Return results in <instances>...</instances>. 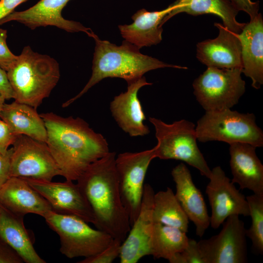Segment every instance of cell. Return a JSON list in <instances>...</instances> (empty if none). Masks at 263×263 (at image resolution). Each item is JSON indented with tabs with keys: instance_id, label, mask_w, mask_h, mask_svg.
<instances>
[{
	"instance_id": "6da1fadb",
	"label": "cell",
	"mask_w": 263,
	"mask_h": 263,
	"mask_svg": "<svg viewBox=\"0 0 263 263\" xmlns=\"http://www.w3.org/2000/svg\"><path fill=\"white\" fill-rule=\"evenodd\" d=\"M47 131V144L66 180L76 181L92 163L110 152L104 136L79 117L53 112L40 114Z\"/></svg>"
},
{
	"instance_id": "7a4b0ae2",
	"label": "cell",
	"mask_w": 263,
	"mask_h": 263,
	"mask_svg": "<svg viewBox=\"0 0 263 263\" xmlns=\"http://www.w3.org/2000/svg\"><path fill=\"white\" fill-rule=\"evenodd\" d=\"M115 158V152L110 151L89 165L76 181L93 210L94 226L123 242L131 224L120 195Z\"/></svg>"
},
{
	"instance_id": "3957f363",
	"label": "cell",
	"mask_w": 263,
	"mask_h": 263,
	"mask_svg": "<svg viewBox=\"0 0 263 263\" xmlns=\"http://www.w3.org/2000/svg\"><path fill=\"white\" fill-rule=\"evenodd\" d=\"M90 37L95 42L91 76L76 95L62 104L63 108L68 107L91 88L107 77L121 78L128 83L143 77L146 73L152 70L165 67L188 69L186 67L167 64L143 55L139 48L125 40L121 45L117 46L109 41L100 39L93 32Z\"/></svg>"
},
{
	"instance_id": "277c9868",
	"label": "cell",
	"mask_w": 263,
	"mask_h": 263,
	"mask_svg": "<svg viewBox=\"0 0 263 263\" xmlns=\"http://www.w3.org/2000/svg\"><path fill=\"white\" fill-rule=\"evenodd\" d=\"M14 100L37 109L48 97L60 78L58 62L54 58L23 48L17 62L6 72Z\"/></svg>"
},
{
	"instance_id": "5b68a950",
	"label": "cell",
	"mask_w": 263,
	"mask_h": 263,
	"mask_svg": "<svg viewBox=\"0 0 263 263\" xmlns=\"http://www.w3.org/2000/svg\"><path fill=\"white\" fill-rule=\"evenodd\" d=\"M196 132L201 142L217 141L263 146V132L253 113H241L231 109L206 111L197 122Z\"/></svg>"
},
{
	"instance_id": "8992f818",
	"label": "cell",
	"mask_w": 263,
	"mask_h": 263,
	"mask_svg": "<svg viewBox=\"0 0 263 263\" xmlns=\"http://www.w3.org/2000/svg\"><path fill=\"white\" fill-rule=\"evenodd\" d=\"M155 131L157 145L153 147L155 158L182 161L197 169L209 178V169L197 144L196 126L181 119L167 124L160 119L149 117Z\"/></svg>"
},
{
	"instance_id": "52a82bcc",
	"label": "cell",
	"mask_w": 263,
	"mask_h": 263,
	"mask_svg": "<svg viewBox=\"0 0 263 263\" xmlns=\"http://www.w3.org/2000/svg\"><path fill=\"white\" fill-rule=\"evenodd\" d=\"M60 239V252L67 258H87L106 248L113 238L107 233L94 229L82 219L52 210L43 217Z\"/></svg>"
},
{
	"instance_id": "ba28073f",
	"label": "cell",
	"mask_w": 263,
	"mask_h": 263,
	"mask_svg": "<svg viewBox=\"0 0 263 263\" xmlns=\"http://www.w3.org/2000/svg\"><path fill=\"white\" fill-rule=\"evenodd\" d=\"M242 69L207 67L193 81V94L206 111L231 109L245 91Z\"/></svg>"
},
{
	"instance_id": "9c48e42d",
	"label": "cell",
	"mask_w": 263,
	"mask_h": 263,
	"mask_svg": "<svg viewBox=\"0 0 263 263\" xmlns=\"http://www.w3.org/2000/svg\"><path fill=\"white\" fill-rule=\"evenodd\" d=\"M10 177L52 181L63 173L45 142L19 135L11 147Z\"/></svg>"
},
{
	"instance_id": "30bf717a",
	"label": "cell",
	"mask_w": 263,
	"mask_h": 263,
	"mask_svg": "<svg viewBox=\"0 0 263 263\" xmlns=\"http://www.w3.org/2000/svg\"><path fill=\"white\" fill-rule=\"evenodd\" d=\"M155 158L153 148L140 152L122 153L115 158L120 195L131 226L139 214L145 176Z\"/></svg>"
},
{
	"instance_id": "8fae6325",
	"label": "cell",
	"mask_w": 263,
	"mask_h": 263,
	"mask_svg": "<svg viewBox=\"0 0 263 263\" xmlns=\"http://www.w3.org/2000/svg\"><path fill=\"white\" fill-rule=\"evenodd\" d=\"M220 233L197 242L205 263L247 262L246 229L239 215L228 216Z\"/></svg>"
},
{
	"instance_id": "7c38bea8",
	"label": "cell",
	"mask_w": 263,
	"mask_h": 263,
	"mask_svg": "<svg viewBox=\"0 0 263 263\" xmlns=\"http://www.w3.org/2000/svg\"><path fill=\"white\" fill-rule=\"evenodd\" d=\"M24 179L49 203L54 212L73 215L95 225V219L93 210L77 183L66 180L64 182H54Z\"/></svg>"
},
{
	"instance_id": "4fadbf2b",
	"label": "cell",
	"mask_w": 263,
	"mask_h": 263,
	"mask_svg": "<svg viewBox=\"0 0 263 263\" xmlns=\"http://www.w3.org/2000/svg\"><path fill=\"white\" fill-rule=\"evenodd\" d=\"M208 179L206 193L211 208L210 225L213 228H218L230 215L249 216L246 198L236 188L221 167L213 168Z\"/></svg>"
},
{
	"instance_id": "5bb4252c",
	"label": "cell",
	"mask_w": 263,
	"mask_h": 263,
	"mask_svg": "<svg viewBox=\"0 0 263 263\" xmlns=\"http://www.w3.org/2000/svg\"><path fill=\"white\" fill-rule=\"evenodd\" d=\"M154 193L150 185H144L139 214L121 244L119 256L121 263H136L142 258L150 255V242L154 225L152 207Z\"/></svg>"
},
{
	"instance_id": "9a60e30c",
	"label": "cell",
	"mask_w": 263,
	"mask_h": 263,
	"mask_svg": "<svg viewBox=\"0 0 263 263\" xmlns=\"http://www.w3.org/2000/svg\"><path fill=\"white\" fill-rule=\"evenodd\" d=\"M71 0H40L29 9L14 11L0 20V25L16 21L32 30L38 27L54 26L68 32H83L89 36L92 31L80 22L65 19L61 15L63 8Z\"/></svg>"
},
{
	"instance_id": "2e32d148",
	"label": "cell",
	"mask_w": 263,
	"mask_h": 263,
	"mask_svg": "<svg viewBox=\"0 0 263 263\" xmlns=\"http://www.w3.org/2000/svg\"><path fill=\"white\" fill-rule=\"evenodd\" d=\"M127 83V90L114 97L110 110L118 126L130 136H145L150 130L144 123L146 117L137 94L142 87L152 83L144 76Z\"/></svg>"
},
{
	"instance_id": "e0dca14e",
	"label": "cell",
	"mask_w": 263,
	"mask_h": 263,
	"mask_svg": "<svg viewBox=\"0 0 263 263\" xmlns=\"http://www.w3.org/2000/svg\"><path fill=\"white\" fill-rule=\"evenodd\" d=\"M214 25L219 30L218 37L197 44V58L207 67L242 69L241 45L237 34L220 23Z\"/></svg>"
},
{
	"instance_id": "ac0fdd59",
	"label": "cell",
	"mask_w": 263,
	"mask_h": 263,
	"mask_svg": "<svg viewBox=\"0 0 263 263\" xmlns=\"http://www.w3.org/2000/svg\"><path fill=\"white\" fill-rule=\"evenodd\" d=\"M176 186L175 195L188 220L196 226V234L201 237L210 225V216L200 190L194 185L189 169L181 163L171 170Z\"/></svg>"
},
{
	"instance_id": "d6986e66",
	"label": "cell",
	"mask_w": 263,
	"mask_h": 263,
	"mask_svg": "<svg viewBox=\"0 0 263 263\" xmlns=\"http://www.w3.org/2000/svg\"><path fill=\"white\" fill-rule=\"evenodd\" d=\"M0 204L23 218L28 213L42 217L53 210L49 203L23 178L10 177L0 190Z\"/></svg>"
},
{
	"instance_id": "ffe728a7",
	"label": "cell",
	"mask_w": 263,
	"mask_h": 263,
	"mask_svg": "<svg viewBox=\"0 0 263 263\" xmlns=\"http://www.w3.org/2000/svg\"><path fill=\"white\" fill-rule=\"evenodd\" d=\"M241 45L242 73L252 80V86L259 89L263 84V20L261 13L237 34Z\"/></svg>"
},
{
	"instance_id": "44dd1931",
	"label": "cell",
	"mask_w": 263,
	"mask_h": 263,
	"mask_svg": "<svg viewBox=\"0 0 263 263\" xmlns=\"http://www.w3.org/2000/svg\"><path fill=\"white\" fill-rule=\"evenodd\" d=\"M256 147L247 143L229 144V164L233 178L241 189L263 194V165L256 153Z\"/></svg>"
},
{
	"instance_id": "7402d4cb",
	"label": "cell",
	"mask_w": 263,
	"mask_h": 263,
	"mask_svg": "<svg viewBox=\"0 0 263 263\" xmlns=\"http://www.w3.org/2000/svg\"><path fill=\"white\" fill-rule=\"evenodd\" d=\"M173 7L171 4L161 11L149 12L145 9L137 11L132 17V23L119 25L122 37L139 49L157 44L162 40V22Z\"/></svg>"
},
{
	"instance_id": "603a6c76",
	"label": "cell",
	"mask_w": 263,
	"mask_h": 263,
	"mask_svg": "<svg viewBox=\"0 0 263 263\" xmlns=\"http://www.w3.org/2000/svg\"><path fill=\"white\" fill-rule=\"evenodd\" d=\"M173 9L164 18L162 25L173 16L182 12L197 16L213 14L219 16L224 26L236 34L241 33L245 23L236 19L239 11L230 0H177Z\"/></svg>"
},
{
	"instance_id": "cb8c5ba5",
	"label": "cell",
	"mask_w": 263,
	"mask_h": 263,
	"mask_svg": "<svg viewBox=\"0 0 263 263\" xmlns=\"http://www.w3.org/2000/svg\"><path fill=\"white\" fill-rule=\"evenodd\" d=\"M23 220L0 204V239L15 250L24 263H45L35 250Z\"/></svg>"
},
{
	"instance_id": "d4e9b609",
	"label": "cell",
	"mask_w": 263,
	"mask_h": 263,
	"mask_svg": "<svg viewBox=\"0 0 263 263\" xmlns=\"http://www.w3.org/2000/svg\"><path fill=\"white\" fill-rule=\"evenodd\" d=\"M0 118L15 134L25 135L46 143L47 131L44 122L34 107L15 100L11 103H4Z\"/></svg>"
},
{
	"instance_id": "484cf974",
	"label": "cell",
	"mask_w": 263,
	"mask_h": 263,
	"mask_svg": "<svg viewBox=\"0 0 263 263\" xmlns=\"http://www.w3.org/2000/svg\"><path fill=\"white\" fill-rule=\"evenodd\" d=\"M154 223L174 227L187 233L188 219L172 189L154 193L152 207Z\"/></svg>"
},
{
	"instance_id": "4316f807",
	"label": "cell",
	"mask_w": 263,
	"mask_h": 263,
	"mask_svg": "<svg viewBox=\"0 0 263 263\" xmlns=\"http://www.w3.org/2000/svg\"><path fill=\"white\" fill-rule=\"evenodd\" d=\"M188 238L180 229L154 223L150 242V255L168 261L187 246Z\"/></svg>"
},
{
	"instance_id": "83f0119b",
	"label": "cell",
	"mask_w": 263,
	"mask_h": 263,
	"mask_svg": "<svg viewBox=\"0 0 263 263\" xmlns=\"http://www.w3.org/2000/svg\"><path fill=\"white\" fill-rule=\"evenodd\" d=\"M252 219L251 226L246 229V235L252 241V250L257 254H263V194L246 197Z\"/></svg>"
},
{
	"instance_id": "f1b7e54d",
	"label": "cell",
	"mask_w": 263,
	"mask_h": 263,
	"mask_svg": "<svg viewBox=\"0 0 263 263\" xmlns=\"http://www.w3.org/2000/svg\"><path fill=\"white\" fill-rule=\"evenodd\" d=\"M122 243L117 239H113L109 245L99 253L85 258L78 263H111L119 257Z\"/></svg>"
},
{
	"instance_id": "f546056e",
	"label": "cell",
	"mask_w": 263,
	"mask_h": 263,
	"mask_svg": "<svg viewBox=\"0 0 263 263\" xmlns=\"http://www.w3.org/2000/svg\"><path fill=\"white\" fill-rule=\"evenodd\" d=\"M170 263H205L197 242L188 239L186 247L169 260Z\"/></svg>"
},
{
	"instance_id": "4dcf8cb0",
	"label": "cell",
	"mask_w": 263,
	"mask_h": 263,
	"mask_svg": "<svg viewBox=\"0 0 263 263\" xmlns=\"http://www.w3.org/2000/svg\"><path fill=\"white\" fill-rule=\"evenodd\" d=\"M7 37V30L0 28V67L6 72L14 66L18 58L8 47Z\"/></svg>"
},
{
	"instance_id": "1f68e13d",
	"label": "cell",
	"mask_w": 263,
	"mask_h": 263,
	"mask_svg": "<svg viewBox=\"0 0 263 263\" xmlns=\"http://www.w3.org/2000/svg\"><path fill=\"white\" fill-rule=\"evenodd\" d=\"M7 124L0 118V152L5 153L12 146L17 136Z\"/></svg>"
},
{
	"instance_id": "d6a6232c",
	"label": "cell",
	"mask_w": 263,
	"mask_h": 263,
	"mask_svg": "<svg viewBox=\"0 0 263 263\" xmlns=\"http://www.w3.org/2000/svg\"><path fill=\"white\" fill-rule=\"evenodd\" d=\"M12 149L5 153L0 152V190L10 177V158Z\"/></svg>"
},
{
	"instance_id": "836d02e7",
	"label": "cell",
	"mask_w": 263,
	"mask_h": 263,
	"mask_svg": "<svg viewBox=\"0 0 263 263\" xmlns=\"http://www.w3.org/2000/svg\"><path fill=\"white\" fill-rule=\"evenodd\" d=\"M235 7L239 11L246 13L250 19H253L258 14L259 2H253L251 0H230Z\"/></svg>"
},
{
	"instance_id": "e575fe53",
	"label": "cell",
	"mask_w": 263,
	"mask_h": 263,
	"mask_svg": "<svg viewBox=\"0 0 263 263\" xmlns=\"http://www.w3.org/2000/svg\"><path fill=\"white\" fill-rule=\"evenodd\" d=\"M23 260L18 253L7 244H0V263H22Z\"/></svg>"
},
{
	"instance_id": "d590c367",
	"label": "cell",
	"mask_w": 263,
	"mask_h": 263,
	"mask_svg": "<svg viewBox=\"0 0 263 263\" xmlns=\"http://www.w3.org/2000/svg\"><path fill=\"white\" fill-rule=\"evenodd\" d=\"M0 94L5 99L14 98V93L5 71L0 67Z\"/></svg>"
},
{
	"instance_id": "8d00e7d4",
	"label": "cell",
	"mask_w": 263,
	"mask_h": 263,
	"mask_svg": "<svg viewBox=\"0 0 263 263\" xmlns=\"http://www.w3.org/2000/svg\"><path fill=\"white\" fill-rule=\"evenodd\" d=\"M27 0H0V20L5 18L12 12L19 4Z\"/></svg>"
},
{
	"instance_id": "74e56055",
	"label": "cell",
	"mask_w": 263,
	"mask_h": 263,
	"mask_svg": "<svg viewBox=\"0 0 263 263\" xmlns=\"http://www.w3.org/2000/svg\"><path fill=\"white\" fill-rule=\"evenodd\" d=\"M5 100L6 99L1 94H0V113L2 109V106L4 104Z\"/></svg>"
}]
</instances>
